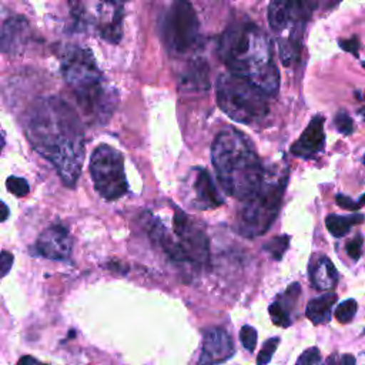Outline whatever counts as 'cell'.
I'll list each match as a JSON object with an SVG mask.
<instances>
[{
  "instance_id": "obj_1",
  "label": "cell",
  "mask_w": 365,
  "mask_h": 365,
  "mask_svg": "<svg viewBox=\"0 0 365 365\" xmlns=\"http://www.w3.org/2000/svg\"><path fill=\"white\" fill-rule=\"evenodd\" d=\"M26 134L36 151L73 187L84 158V131L74 108L60 97L37 100L29 110Z\"/></svg>"
},
{
  "instance_id": "obj_2",
  "label": "cell",
  "mask_w": 365,
  "mask_h": 365,
  "mask_svg": "<svg viewBox=\"0 0 365 365\" xmlns=\"http://www.w3.org/2000/svg\"><path fill=\"white\" fill-rule=\"evenodd\" d=\"M218 54L231 74L244 77L264 93L279 88V73L268 36L251 21L230 24L221 34Z\"/></svg>"
},
{
  "instance_id": "obj_3",
  "label": "cell",
  "mask_w": 365,
  "mask_h": 365,
  "mask_svg": "<svg viewBox=\"0 0 365 365\" xmlns=\"http://www.w3.org/2000/svg\"><path fill=\"white\" fill-rule=\"evenodd\" d=\"M211 160L222 190L245 200L264 181V167L252 143L234 127L222 128L212 141Z\"/></svg>"
},
{
  "instance_id": "obj_4",
  "label": "cell",
  "mask_w": 365,
  "mask_h": 365,
  "mask_svg": "<svg viewBox=\"0 0 365 365\" xmlns=\"http://www.w3.org/2000/svg\"><path fill=\"white\" fill-rule=\"evenodd\" d=\"M61 73L81 111L90 120L104 124L117 106V91L106 84L93 53L68 47L61 58Z\"/></svg>"
},
{
  "instance_id": "obj_5",
  "label": "cell",
  "mask_w": 365,
  "mask_h": 365,
  "mask_svg": "<svg viewBox=\"0 0 365 365\" xmlns=\"http://www.w3.org/2000/svg\"><path fill=\"white\" fill-rule=\"evenodd\" d=\"M218 107L234 121L255 124L269 111L268 94L250 80L227 73L215 84Z\"/></svg>"
},
{
  "instance_id": "obj_6",
  "label": "cell",
  "mask_w": 365,
  "mask_h": 365,
  "mask_svg": "<svg viewBox=\"0 0 365 365\" xmlns=\"http://www.w3.org/2000/svg\"><path fill=\"white\" fill-rule=\"evenodd\" d=\"M311 0H271L267 19L278 37V51L282 64L289 66L298 58L301 40L312 11Z\"/></svg>"
},
{
  "instance_id": "obj_7",
  "label": "cell",
  "mask_w": 365,
  "mask_h": 365,
  "mask_svg": "<svg viewBox=\"0 0 365 365\" xmlns=\"http://www.w3.org/2000/svg\"><path fill=\"white\" fill-rule=\"evenodd\" d=\"M288 184V171L274 181H262L259 188L242 200L244 205L238 215V231L241 235L254 238L264 235L279 214L284 192Z\"/></svg>"
},
{
  "instance_id": "obj_8",
  "label": "cell",
  "mask_w": 365,
  "mask_h": 365,
  "mask_svg": "<svg viewBox=\"0 0 365 365\" xmlns=\"http://www.w3.org/2000/svg\"><path fill=\"white\" fill-rule=\"evenodd\" d=\"M160 33L171 54H185L198 41L200 21L190 0H173L160 19Z\"/></svg>"
},
{
  "instance_id": "obj_9",
  "label": "cell",
  "mask_w": 365,
  "mask_h": 365,
  "mask_svg": "<svg viewBox=\"0 0 365 365\" xmlns=\"http://www.w3.org/2000/svg\"><path fill=\"white\" fill-rule=\"evenodd\" d=\"M90 174L96 191L107 201L121 198L127 190L123 154L108 144L94 148L90 160Z\"/></svg>"
},
{
  "instance_id": "obj_10",
  "label": "cell",
  "mask_w": 365,
  "mask_h": 365,
  "mask_svg": "<svg viewBox=\"0 0 365 365\" xmlns=\"http://www.w3.org/2000/svg\"><path fill=\"white\" fill-rule=\"evenodd\" d=\"M173 230L185 262L194 265H204L210 259V244L205 231L184 211L174 207Z\"/></svg>"
},
{
  "instance_id": "obj_11",
  "label": "cell",
  "mask_w": 365,
  "mask_h": 365,
  "mask_svg": "<svg viewBox=\"0 0 365 365\" xmlns=\"http://www.w3.org/2000/svg\"><path fill=\"white\" fill-rule=\"evenodd\" d=\"M78 11V20L86 21V24H93L103 40L111 44H117L121 40L123 7L120 3L113 0H98L90 6L81 4Z\"/></svg>"
},
{
  "instance_id": "obj_12",
  "label": "cell",
  "mask_w": 365,
  "mask_h": 365,
  "mask_svg": "<svg viewBox=\"0 0 365 365\" xmlns=\"http://www.w3.org/2000/svg\"><path fill=\"white\" fill-rule=\"evenodd\" d=\"M184 190L185 204L190 208L212 210L224 204L221 192L217 190L210 173L205 168H192Z\"/></svg>"
},
{
  "instance_id": "obj_13",
  "label": "cell",
  "mask_w": 365,
  "mask_h": 365,
  "mask_svg": "<svg viewBox=\"0 0 365 365\" xmlns=\"http://www.w3.org/2000/svg\"><path fill=\"white\" fill-rule=\"evenodd\" d=\"M71 250L73 241L68 230L64 225L54 224L40 234L36 244L30 248V254L48 259L66 261L71 257Z\"/></svg>"
},
{
  "instance_id": "obj_14",
  "label": "cell",
  "mask_w": 365,
  "mask_h": 365,
  "mask_svg": "<svg viewBox=\"0 0 365 365\" xmlns=\"http://www.w3.org/2000/svg\"><path fill=\"white\" fill-rule=\"evenodd\" d=\"M235 354L231 336L224 328H210L204 332L201 352L195 365H220Z\"/></svg>"
},
{
  "instance_id": "obj_15",
  "label": "cell",
  "mask_w": 365,
  "mask_h": 365,
  "mask_svg": "<svg viewBox=\"0 0 365 365\" xmlns=\"http://www.w3.org/2000/svg\"><path fill=\"white\" fill-rule=\"evenodd\" d=\"M31 37L30 24L23 16L7 19L0 30V51L9 56H19L24 51Z\"/></svg>"
},
{
  "instance_id": "obj_16",
  "label": "cell",
  "mask_w": 365,
  "mask_h": 365,
  "mask_svg": "<svg viewBox=\"0 0 365 365\" xmlns=\"http://www.w3.org/2000/svg\"><path fill=\"white\" fill-rule=\"evenodd\" d=\"M325 147L324 117L321 114L311 118L299 138L291 145V154L301 158H312Z\"/></svg>"
},
{
  "instance_id": "obj_17",
  "label": "cell",
  "mask_w": 365,
  "mask_h": 365,
  "mask_svg": "<svg viewBox=\"0 0 365 365\" xmlns=\"http://www.w3.org/2000/svg\"><path fill=\"white\" fill-rule=\"evenodd\" d=\"M299 294H301L299 284L294 282L288 285L285 292L278 295L277 299L268 307L271 321L277 327L287 328L291 325V311L295 308Z\"/></svg>"
},
{
  "instance_id": "obj_18",
  "label": "cell",
  "mask_w": 365,
  "mask_h": 365,
  "mask_svg": "<svg viewBox=\"0 0 365 365\" xmlns=\"http://www.w3.org/2000/svg\"><path fill=\"white\" fill-rule=\"evenodd\" d=\"M309 279L318 291H331L338 282V272L327 255L312 258L309 265Z\"/></svg>"
},
{
  "instance_id": "obj_19",
  "label": "cell",
  "mask_w": 365,
  "mask_h": 365,
  "mask_svg": "<svg viewBox=\"0 0 365 365\" xmlns=\"http://www.w3.org/2000/svg\"><path fill=\"white\" fill-rule=\"evenodd\" d=\"M336 294L335 292H325L317 298H312L308 304H307V309H305V315L307 318L314 324V325H319V324H325L329 322L331 319V309L334 307V304L336 302Z\"/></svg>"
},
{
  "instance_id": "obj_20",
  "label": "cell",
  "mask_w": 365,
  "mask_h": 365,
  "mask_svg": "<svg viewBox=\"0 0 365 365\" xmlns=\"http://www.w3.org/2000/svg\"><path fill=\"white\" fill-rule=\"evenodd\" d=\"M365 221V215L362 214H349V215H336L331 214L325 218V227L331 235L341 238L349 232V230Z\"/></svg>"
},
{
  "instance_id": "obj_21",
  "label": "cell",
  "mask_w": 365,
  "mask_h": 365,
  "mask_svg": "<svg viewBox=\"0 0 365 365\" xmlns=\"http://www.w3.org/2000/svg\"><path fill=\"white\" fill-rule=\"evenodd\" d=\"M181 84L185 88H205L208 87V67L202 60H198L190 66L181 78Z\"/></svg>"
},
{
  "instance_id": "obj_22",
  "label": "cell",
  "mask_w": 365,
  "mask_h": 365,
  "mask_svg": "<svg viewBox=\"0 0 365 365\" xmlns=\"http://www.w3.org/2000/svg\"><path fill=\"white\" fill-rule=\"evenodd\" d=\"M288 245H289V237L288 235H278V237H274L269 241H267L262 248L274 259L279 261L282 258V255L285 254V251L288 250Z\"/></svg>"
},
{
  "instance_id": "obj_23",
  "label": "cell",
  "mask_w": 365,
  "mask_h": 365,
  "mask_svg": "<svg viewBox=\"0 0 365 365\" xmlns=\"http://www.w3.org/2000/svg\"><path fill=\"white\" fill-rule=\"evenodd\" d=\"M356 309H358V304L355 299L349 298V299H345L342 302L338 304L334 315L336 318L338 322L341 324H348L354 319L355 314H356Z\"/></svg>"
},
{
  "instance_id": "obj_24",
  "label": "cell",
  "mask_w": 365,
  "mask_h": 365,
  "mask_svg": "<svg viewBox=\"0 0 365 365\" xmlns=\"http://www.w3.org/2000/svg\"><path fill=\"white\" fill-rule=\"evenodd\" d=\"M278 344H279L278 336H272L268 341H265L259 354H258V356H257V365H268L269 361L272 359L275 351H277Z\"/></svg>"
},
{
  "instance_id": "obj_25",
  "label": "cell",
  "mask_w": 365,
  "mask_h": 365,
  "mask_svg": "<svg viewBox=\"0 0 365 365\" xmlns=\"http://www.w3.org/2000/svg\"><path fill=\"white\" fill-rule=\"evenodd\" d=\"M6 187H7L9 192H11L16 197H26L30 191L29 182L24 178L16 177V175H10L6 180Z\"/></svg>"
},
{
  "instance_id": "obj_26",
  "label": "cell",
  "mask_w": 365,
  "mask_h": 365,
  "mask_svg": "<svg viewBox=\"0 0 365 365\" xmlns=\"http://www.w3.org/2000/svg\"><path fill=\"white\" fill-rule=\"evenodd\" d=\"M257 329L251 325H244L240 331V341L248 352H254L257 345Z\"/></svg>"
},
{
  "instance_id": "obj_27",
  "label": "cell",
  "mask_w": 365,
  "mask_h": 365,
  "mask_svg": "<svg viewBox=\"0 0 365 365\" xmlns=\"http://www.w3.org/2000/svg\"><path fill=\"white\" fill-rule=\"evenodd\" d=\"M334 123H335L336 130H338L341 134H344V135L352 134V131H354V121H352V118L349 117V114H348L346 111H344V110L338 111V113L335 114Z\"/></svg>"
},
{
  "instance_id": "obj_28",
  "label": "cell",
  "mask_w": 365,
  "mask_h": 365,
  "mask_svg": "<svg viewBox=\"0 0 365 365\" xmlns=\"http://www.w3.org/2000/svg\"><path fill=\"white\" fill-rule=\"evenodd\" d=\"M318 364H321V352L317 346H311L299 355L295 365H318Z\"/></svg>"
},
{
  "instance_id": "obj_29",
  "label": "cell",
  "mask_w": 365,
  "mask_h": 365,
  "mask_svg": "<svg viewBox=\"0 0 365 365\" xmlns=\"http://www.w3.org/2000/svg\"><path fill=\"white\" fill-rule=\"evenodd\" d=\"M362 244H364V238L361 234H356L352 240H349L346 242V254L352 258V259H359V257L362 255Z\"/></svg>"
},
{
  "instance_id": "obj_30",
  "label": "cell",
  "mask_w": 365,
  "mask_h": 365,
  "mask_svg": "<svg viewBox=\"0 0 365 365\" xmlns=\"http://www.w3.org/2000/svg\"><path fill=\"white\" fill-rule=\"evenodd\" d=\"M13 261H14V257L11 252H9V251L0 252V278L6 277L10 272Z\"/></svg>"
},
{
  "instance_id": "obj_31",
  "label": "cell",
  "mask_w": 365,
  "mask_h": 365,
  "mask_svg": "<svg viewBox=\"0 0 365 365\" xmlns=\"http://www.w3.org/2000/svg\"><path fill=\"white\" fill-rule=\"evenodd\" d=\"M339 47L345 51L352 53L355 57H358V48H359V41L356 37H351L346 40H339Z\"/></svg>"
},
{
  "instance_id": "obj_32",
  "label": "cell",
  "mask_w": 365,
  "mask_h": 365,
  "mask_svg": "<svg viewBox=\"0 0 365 365\" xmlns=\"http://www.w3.org/2000/svg\"><path fill=\"white\" fill-rule=\"evenodd\" d=\"M17 365H47V364L38 361L37 358H34V356H31V355H24V356H21V358L19 359Z\"/></svg>"
},
{
  "instance_id": "obj_33",
  "label": "cell",
  "mask_w": 365,
  "mask_h": 365,
  "mask_svg": "<svg viewBox=\"0 0 365 365\" xmlns=\"http://www.w3.org/2000/svg\"><path fill=\"white\" fill-rule=\"evenodd\" d=\"M339 365H355V356L351 354H345L339 359Z\"/></svg>"
},
{
  "instance_id": "obj_34",
  "label": "cell",
  "mask_w": 365,
  "mask_h": 365,
  "mask_svg": "<svg viewBox=\"0 0 365 365\" xmlns=\"http://www.w3.org/2000/svg\"><path fill=\"white\" fill-rule=\"evenodd\" d=\"M9 215H10L9 207H7V205H6L3 201H0V222L6 221V220L9 218Z\"/></svg>"
},
{
  "instance_id": "obj_35",
  "label": "cell",
  "mask_w": 365,
  "mask_h": 365,
  "mask_svg": "<svg viewBox=\"0 0 365 365\" xmlns=\"http://www.w3.org/2000/svg\"><path fill=\"white\" fill-rule=\"evenodd\" d=\"M318 365H321V364H318ZM325 365H336V364H335V361H334V358H332V356H329V358H328V361H327V364H325Z\"/></svg>"
},
{
  "instance_id": "obj_36",
  "label": "cell",
  "mask_w": 365,
  "mask_h": 365,
  "mask_svg": "<svg viewBox=\"0 0 365 365\" xmlns=\"http://www.w3.org/2000/svg\"><path fill=\"white\" fill-rule=\"evenodd\" d=\"M3 147H4V137L0 134V153H1Z\"/></svg>"
},
{
  "instance_id": "obj_37",
  "label": "cell",
  "mask_w": 365,
  "mask_h": 365,
  "mask_svg": "<svg viewBox=\"0 0 365 365\" xmlns=\"http://www.w3.org/2000/svg\"><path fill=\"white\" fill-rule=\"evenodd\" d=\"M113 1H117V3H120V1H127V0H113Z\"/></svg>"
},
{
  "instance_id": "obj_38",
  "label": "cell",
  "mask_w": 365,
  "mask_h": 365,
  "mask_svg": "<svg viewBox=\"0 0 365 365\" xmlns=\"http://www.w3.org/2000/svg\"><path fill=\"white\" fill-rule=\"evenodd\" d=\"M362 161H364V164H365V155H364V158H362Z\"/></svg>"
},
{
  "instance_id": "obj_39",
  "label": "cell",
  "mask_w": 365,
  "mask_h": 365,
  "mask_svg": "<svg viewBox=\"0 0 365 365\" xmlns=\"http://www.w3.org/2000/svg\"><path fill=\"white\" fill-rule=\"evenodd\" d=\"M362 66H364V67H365V61H364V63H362Z\"/></svg>"
}]
</instances>
